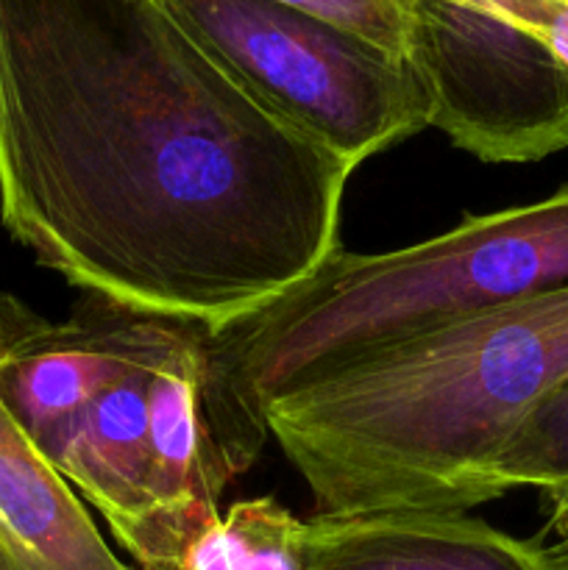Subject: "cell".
<instances>
[{"instance_id":"6da1fadb","label":"cell","mask_w":568,"mask_h":570,"mask_svg":"<svg viewBox=\"0 0 568 570\" xmlns=\"http://www.w3.org/2000/svg\"><path fill=\"white\" fill-rule=\"evenodd\" d=\"M356 167L161 0H0V223L81 293L217 328L334 250Z\"/></svg>"},{"instance_id":"7a4b0ae2","label":"cell","mask_w":568,"mask_h":570,"mask_svg":"<svg viewBox=\"0 0 568 570\" xmlns=\"http://www.w3.org/2000/svg\"><path fill=\"white\" fill-rule=\"evenodd\" d=\"M568 379V287L496 306L278 393L267 438L315 515L468 512L523 417Z\"/></svg>"},{"instance_id":"3957f363","label":"cell","mask_w":568,"mask_h":570,"mask_svg":"<svg viewBox=\"0 0 568 570\" xmlns=\"http://www.w3.org/2000/svg\"><path fill=\"white\" fill-rule=\"evenodd\" d=\"M200 323L84 293L61 323L0 293V404L139 570H176L232 479L204 410Z\"/></svg>"},{"instance_id":"277c9868","label":"cell","mask_w":568,"mask_h":570,"mask_svg":"<svg viewBox=\"0 0 568 570\" xmlns=\"http://www.w3.org/2000/svg\"><path fill=\"white\" fill-rule=\"evenodd\" d=\"M568 287V184L390 254L337 248L310 278L206 334L204 410L228 479L259 460L278 393L434 328Z\"/></svg>"},{"instance_id":"5b68a950","label":"cell","mask_w":568,"mask_h":570,"mask_svg":"<svg viewBox=\"0 0 568 570\" xmlns=\"http://www.w3.org/2000/svg\"><path fill=\"white\" fill-rule=\"evenodd\" d=\"M189 37L267 111L360 165L429 128L401 56L276 0H161Z\"/></svg>"},{"instance_id":"8992f818","label":"cell","mask_w":568,"mask_h":570,"mask_svg":"<svg viewBox=\"0 0 568 570\" xmlns=\"http://www.w3.org/2000/svg\"><path fill=\"white\" fill-rule=\"evenodd\" d=\"M407 65L429 126L482 161H540L568 148V67L482 0H415Z\"/></svg>"},{"instance_id":"52a82bcc","label":"cell","mask_w":568,"mask_h":570,"mask_svg":"<svg viewBox=\"0 0 568 570\" xmlns=\"http://www.w3.org/2000/svg\"><path fill=\"white\" fill-rule=\"evenodd\" d=\"M304 570H546L535 540L468 512H371L304 521Z\"/></svg>"},{"instance_id":"ba28073f","label":"cell","mask_w":568,"mask_h":570,"mask_svg":"<svg viewBox=\"0 0 568 570\" xmlns=\"http://www.w3.org/2000/svg\"><path fill=\"white\" fill-rule=\"evenodd\" d=\"M0 570H131L0 404Z\"/></svg>"},{"instance_id":"9c48e42d","label":"cell","mask_w":568,"mask_h":570,"mask_svg":"<svg viewBox=\"0 0 568 570\" xmlns=\"http://www.w3.org/2000/svg\"><path fill=\"white\" fill-rule=\"evenodd\" d=\"M176 570H304V521L276 499L237 501Z\"/></svg>"},{"instance_id":"30bf717a","label":"cell","mask_w":568,"mask_h":570,"mask_svg":"<svg viewBox=\"0 0 568 570\" xmlns=\"http://www.w3.org/2000/svg\"><path fill=\"white\" fill-rule=\"evenodd\" d=\"M496 499L518 488L543 495L549 527L568 538V379L512 432L490 471Z\"/></svg>"},{"instance_id":"8fae6325","label":"cell","mask_w":568,"mask_h":570,"mask_svg":"<svg viewBox=\"0 0 568 570\" xmlns=\"http://www.w3.org/2000/svg\"><path fill=\"white\" fill-rule=\"evenodd\" d=\"M276 3L356 33L376 48L404 59L410 11L415 0H276Z\"/></svg>"},{"instance_id":"7c38bea8","label":"cell","mask_w":568,"mask_h":570,"mask_svg":"<svg viewBox=\"0 0 568 570\" xmlns=\"http://www.w3.org/2000/svg\"><path fill=\"white\" fill-rule=\"evenodd\" d=\"M546 570H568V538H560L551 546H540Z\"/></svg>"}]
</instances>
